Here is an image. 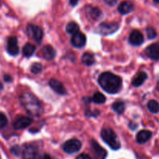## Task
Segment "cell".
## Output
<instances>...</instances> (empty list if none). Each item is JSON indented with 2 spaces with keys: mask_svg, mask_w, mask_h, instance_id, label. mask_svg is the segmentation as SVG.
Masks as SVG:
<instances>
[{
  "mask_svg": "<svg viewBox=\"0 0 159 159\" xmlns=\"http://www.w3.org/2000/svg\"><path fill=\"white\" fill-rule=\"evenodd\" d=\"M71 44L76 48H82L86 44V37L81 32H77L72 36Z\"/></svg>",
  "mask_w": 159,
  "mask_h": 159,
  "instance_id": "9c48e42d",
  "label": "cell"
},
{
  "mask_svg": "<svg viewBox=\"0 0 159 159\" xmlns=\"http://www.w3.org/2000/svg\"><path fill=\"white\" fill-rule=\"evenodd\" d=\"M88 14H89L90 17L91 18L94 20L98 19L99 17L102 15V12L99 10L98 8H96V7H92V8L90 9V10L88 11Z\"/></svg>",
  "mask_w": 159,
  "mask_h": 159,
  "instance_id": "603a6c76",
  "label": "cell"
},
{
  "mask_svg": "<svg viewBox=\"0 0 159 159\" xmlns=\"http://www.w3.org/2000/svg\"><path fill=\"white\" fill-rule=\"evenodd\" d=\"M70 5L74 7V6H76L78 3V0H70Z\"/></svg>",
  "mask_w": 159,
  "mask_h": 159,
  "instance_id": "d6a6232c",
  "label": "cell"
},
{
  "mask_svg": "<svg viewBox=\"0 0 159 159\" xmlns=\"http://www.w3.org/2000/svg\"><path fill=\"white\" fill-rule=\"evenodd\" d=\"M82 62L86 66H92L95 62V59H94V56L92 53L90 52H85L84 53L81 58Z\"/></svg>",
  "mask_w": 159,
  "mask_h": 159,
  "instance_id": "d6986e66",
  "label": "cell"
},
{
  "mask_svg": "<svg viewBox=\"0 0 159 159\" xmlns=\"http://www.w3.org/2000/svg\"><path fill=\"white\" fill-rule=\"evenodd\" d=\"M7 118L2 112L0 111V129H3L7 124Z\"/></svg>",
  "mask_w": 159,
  "mask_h": 159,
  "instance_id": "83f0119b",
  "label": "cell"
},
{
  "mask_svg": "<svg viewBox=\"0 0 159 159\" xmlns=\"http://www.w3.org/2000/svg\"><path fill=\"white\" fill-rule=\"evenodd\" d=\"M152 134H151V131L149 130H141L137 134V141L139 143H144L147 141L151 139Z\"/></svg>",
  "mask_w": 159,
  "mask_h": 159,
  "instance_id": "e0dca14e",
  "label": "cell"
},
{
  "mask_svg": "<svg viewBox=\"0 0 159 159\" xmlns=\"http://www.w3.org/2000/svg\"><path fill=\"white\" fill-rule=\"evenodd\" d=\"M91 146L94 151V157L96 159H105L107 156V151L99 143H98L96 140H91Z\"/></svg>",
  "mask_w": 159,
  "mask_h": 159,
  "instance_id": "ba28073f",
  "label": "cell"
},
{
  "mask_svg": "<svg viewBox=\"0 0 159 159\" xmlns=\"http://www.w3.org/2000/svg\"><path fill=\"white\" fill-rule=\"evenodd\" d=\"M102 138L111 149L118 150L121 147V143L116 133L110 128H105L101 133Z\"/></svg>",
  "mask_w": 159,
  "mask_h": 159,
  "instance_id": "3957f363",
  "label": "cell"
},
{
  "mask_svg": "<svg viewBox=\"0 0 159 159\" xmlns=\"http://www.w3.org/2000/svg\"><path fill=\"white\" fill-rule=\"evenodd\" d=\"M148 108L151 112L157 113L159 111V103L155 100H151L148 103Z\"/></svg>",
  "mask_w": 159,
  "mask_h": 159,
  "instance_id": "7402d4cb",
  "label": "cell"
},
{
  "mask_svg": "<svg viewBox=\"0 0 159 159\" xmlns=\"http://www.w3.org/2000/svg\"><path fill=\"white\" fill-rule=\"evenodd\" d=\"M49 85L51 87L52 89L56 92L57 94H61V95H64V94H66V90L64 88L63 84L61 83L60 81L57 80L56 79H52L50 80L49 81Z\"/></svg>",
  "mask_w": 159,
  "mask_h": 159,
  "instance_id": "5bb4252c",
  "label": "cell"
},
{
  "mask_svg": "<svg viewBox=\"0 0 159 159\" xmlns=\"http://www.w3.org/2000/svg\"><path fill=\"white\" fill-rule=\"evenodd\" d=\"M27 33L30 38H33L35 42L40 43L43 38V30L40 27L34 24H28L27 27Z\"/></svg>",
  "mask_w": 159,
  "mask_h": 159,
  "instance_id": "277c9868",
  "label": "cell"
},
{
  "mask_svg": "<svg viewBox=\"0 0 159 159\" xmlns=\"http://www.w3.org/2000/svg\"><path fill=\"white\" fill-rule=\"evenodd\" d=\"M119 29V24L116 23H102L98 27V32L102 35H109L115 33Z\"/></svg>",
  "mask_w": 159,
  "mask_h": 159,
  "instance_id": "5b68a950",
  "label": "cell"
},
{
  "mask_svg": "<svg viewBox=\"0 0 159 159\" xmlns=\"http://www.w3.org/2000/svg\"><path fill=\"white\" fill-rule=\"evenodd\" d=\"M143 40L144 39H143V34H141V32L137 30H133L130 34H129V43L133 45L139 46V45H142L143 42Z\"/></svg>",
  "mask_w": 159,
  "mask_h": 159,
  "instance_id": "7c38bea8",
  "label": "cell"
},
{
  "mask_svg": "<svg viewBox=\"0 0 159 159\" xmlns=\"http://www.w3.org/2000/svg\"><path fill=\"white\" fill-rule=\"evenodd\" d=\"M20 102L27 112L31 116H38L42 114V105L37 97H35L31 93H24L20 96Z\"/></svg>",
  "mask_w": 159,
  "mask_h": 159,
  "instance_id": "7a4b0ae2",
  "label": "cell"
},
{
  "mask_svg": "<svg viewBox=\"0 0 159 159\" xmlns=\"http://www.w3.org/2000/svg\"><path fill=\"white\" fill-rule=\"evenodd\" d=\"M4 80L6 82H11L12 81V76L10 75H5L4 76Z\"/></svg>",
  "mask_w": 159,
  "mask_h": 159,
  "instance_id": "1f68e13d",
  "label": "cell"
},
{
  "mask_svg": "<svg viewBox=\"0 0 159 159\" xmlns=\"http://www.w3.org/2000/svg\"><path fill=\"white\" fill-rule=\"evenodd\" d=\"M145 54L153 60H159V44L155 43L149 45L145 50Z\"/></svg>",
  "mask_w": 159,
  "mask_h": 159,
  "instance_id": "30bf717a",
  "label": "cell"
},
{
  "mask_svg": "<svg viewBox=\"0 0 159 159\" xmlns=\"http://www.w3.org/2000/svg\"><path fill=\"white\" fill-rule=\"evenodd\" d=\"M112 109L118 114H122L125 109L124 103L121 101H117V102H114L112 105Z\"/></svg>",
  "mask_w": 159,
  "mask_h": 159,
  "instance_id": "44dd1931",
  "label": "cell"
},
{
  "mask_svg": "<svg viewBox=\"0 0 159 159\" xmlns=\"http://www.w3.org/2000/svg\"><path fill=\"white\" fill-rule=\"evenodd\" d=\"M35 46L30 43H27L23 48V55L25 57H30L35 52Z\"/></svg>",
  "mask_w": 159,
  "mask_h": 159,
  "instance_id": "ffe728a7",
  "label": "cell"
},
{
  "mask_svg": "<svg viewBox=\"0 0 159 159\" xmlns=\"http://www.w3.org/2000/svg\"><path fill=\"white\" fill-rule=\"evenodd\" d=\"M146 32L148 39H154L157 36V32H156V30L153 27H148L146 30Z\"/></svg>",
  "mask_w": 159,
  "mask_h": 159,
  "instance_id": "4316f807",
  "label": "cell"
},
{
  "mask_svg": "<svg viewBox=\"0 0 159 159\" xmlns=\"http://www.w3.org/2000/svg\"><path fill=\"white\" fill-rule=\"evenodd\" d=\"M42 54L44 59L48 61H52L56 57V51L52 46L49 45H46L42 48Z\"/></svg>",
  "mask_w": 159,
  "mask_h": 159,
  "instance_id": "9a60e30c",
  "label": "cell"
},
{
  "mask_svg": "<svg viewBox=\"0 0 159 159\" xmlns=\"http://www.w3.org/2000/svg\"><path fill=\"white\" fill-rule=\"evenodd\" d=\"M41 159H52V158H51V157H50L49 154H45L42 157H41Z\"/></svg>",
  "mask_w": 159,
  "mask_h": 159,
  "instance_id": "836d02e7",
  "label": "cell"
},
{
  "mask_svg": "<svg viewBox=\"0 0 159 159\" xmlns=\"http://www.w3.org/2000/svg\"><path fill=\"white\" fill-rule=\"evenodd\" d=\"M134 10V5L132 2L129 1H124L119 4L118 7V10L121 14L126 15L131 13Z\"/></svg>",
  "mask_w": 159,
  "mask_h": 159,
  "instance_id": "2e32d148",
  "label": "cell"
},
{
  "mask_svg": "<svg viewBox=\"0 0 159 159\" xmlns=\"http://www.w3.org/2000/svg\"><path fill=\"white\" fill-rule=\"evenodd\" d=\"M62 148L67 154H73L77 152L81 148V142L77 139H71L64 143Z\"/></svg>",
  "mask_w": 159,
  "mask_h": 159,
  "instance_id": "8992f818",
  "label": "cell"
},
{
  "mask_svg": "<svg viewBox=\"0 0 159 159\" xmlns=\"http://www.w3.org/2000/svg\"><path fill=\"white\" fill-rule=\"evenodd\" d=\"M66 32L69 34H74L79 32V26H78L76 23H69L66 26Z\"/></svg>",
  "mask_w": 159,
  "mask_h": 159,
  "instance_id": "d4e9b609",
  "label": "cell"
},
{
  "mask_svg": "<svg viewBox=\"0 0 159 159\" xmlns=\"http://www.w3.org/2000/svg\"><path fill=\"white\" fill-rule=\"evenodd\" d=\"M104 1H105V3H106L107 5L110 6V7H113V6L116 5L118 2V0H104Z\"/></svg>",
  "mask_w": 159,
  "mask_h": 159,
  "instance_id": "f546056e",
  "label": "cell"
},
{
  "mask_svg": "<svg viewBox=\"0 0 159 159\" xmlns=\"http://www.w3.org/2000/svg\"><path fill=\"white\" fill-rule=\"evenodd\" d=\"M38 154V149L33 144L24 145V149L22 151L23 159H35Z\"/></svg>",
  "mask_w": 159,
  "mask_h": 159,
  "instance_id": "52a82bcc",
  "label": "cell"
},
{
  "mask_svg": "<svg viewBox=\"0 0 159 159\" xmlns=\"http://www.w3.org/2000/svg\"><path fill=\"white\" fill-rule=\"evenodd\" d=\"M101 88L108 94H116L122 88V79L110 72L102 73L98 77Z\"/></svg>",
  "mask_w": 159,
  "mask_h": 159,
  "instance_id": "6da1fadb",
  "label": "cell"
},
{
  "mask_svg": "<svg viewBox=\"0 0 159 159\" xmlns=\"http://www.w3.org/2000/svg\"><path fill=\"white\" fill-rule=\"evenodd\" d=\"M155 3H159V0H153Z\"/></svg>",
  "mask_w": 159,
  "mask_h": 159,
  "instance_id": "d590c367",
  "label": "cell"
},
{
  "mask_svg": "<svg viewBox=\"0 0 159 159\" xmlns=\"http://www.w3.org/2000/svg\"><path fill=\"white\" fill-rule=\"evenodd\" d=\"M3 88V86H2V84L0 82V90H2Z\"/></svg>",
  "mask_w": 159,
  "mask_h": 159,
  "instance_id": "e575fe53",
  "label": "cell"
},
{
  "mask_svg": "<svg viewBox=\"0 0 159 159\" xmlns=\"http://www.w3.org/2000/svg\"><path fill=\"white\" fill-rule=\"evenodd\" d=\"M76 159H91V157H90L88 154H80Z\"/></svg>",
  "mask_w": 159,
  "mask_h": 159,
  "instance_id": "4dcf8cb0",
  "label": "cell"
},
{
  "mask_svg": "<svg viewBox=\"0 0 159 159\" xmlns=\"http://www.w3.org/2000/svg\"><path fill=\"white\" fill-rule=\"evenodd\" d=\"M7 52L11 56H16L19 53L17 39L16 37H10L7 41Z\"/></svg>",
  "mask_w": 159,
  "mask_h": 159,
  "instance_id": "8fae6325",
  "label": "cell"
},
{
  "mask_svg": "<svg viewBox=\"0 0 159 159\" xmlns=\"http://www.w3.org/2000/svg\"><path fill=\"white\" fill-rule=\"evenodd\" d=\"M147 78H148V75H147V73H145V72H140V73L133 79L132 84L134 85V87L138 88V87L141 86V85L144 83V81L147 80Z\"/></svg>",
  "mask_w": 159,
  "mask_h": 159,
  "instance_id": "ac0fdd59",
  "label": "cell"
},
{
  "mask_svg": "<svg viewBox=\"0 0 159 159\" xmlns=\"http://www.w3.org/2000/svg\"><path fill=\"white\" fill-rule=\"evenodd\" d=\"M42 70V66L40 63H34L30 67V71L34 74H38Z\"/></svg>",
  "mask_w": 159,
  "mask_h": 159,
  "instance_id": "484cf974",
  "label": "cell"
},
{
  "mask_svg": "<svg viewBox=\"0 0 159 159\" xmlns=\"http://www.w3.org/2000/svg\"><path fill=\"white\" fill-rule=\"evenodd\" d=\"M32 123V119L30 117L21 116L18 118L13 123V127L16 129H23L30 126Z\"/></svg>",
  "mask_w": 159,
  "mask_h": 159,
  "instance_id": "4fadbf2b",
  "label": "cell"
},
{
  "mask_svg": "<svg viewBox=\"0 0 159 159\" xmlns=\"http://www.w3.org/2000/svg\"><path fill=\"white\" fill-rule=\"evenodd\" d=\"M11 152L13 153V154H14L15 155H18V154H20V148L18 146L13 147V148H11Z\"/></svg>",
  "mask_w": 159,
  "mask_h": 159,
  "instance_id": "f1b7e54d",
  "label": "cell"
},
{
  "mask_svg": "<svg viewBox=\"0 0 159 159\" xmlns=\"http://www.w3.org/2000/svg\"><path fill=\"white\" fill-rule=\"evenodd\" d=\"M92 101L94 102V103L102 104L105 102V101H106V98H105V95H104L103 94H102V93L96 92L95 94L93 95Z\"/></svg>",
  "mask_w": 159,
  "mask_h": 159,
  "instance_id": "cb8c5ba5",
  "label": "cell"
}]
</instances>
